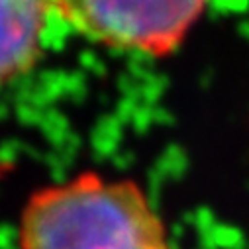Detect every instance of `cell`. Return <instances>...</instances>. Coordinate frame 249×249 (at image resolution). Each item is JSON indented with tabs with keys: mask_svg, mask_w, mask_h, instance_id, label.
<instances>
[{
	"mask_svg": "<svg viewBox=\"0 0 249 249\" xmlns=\"http://www.w3.org/2000/svg\"><path fill=\"white\" fill-rule=\"evenodd\" d=\"M49 0H0V87L37 59Z\"/></svg>",
	"mask_w": 249,
	"mask_h": 249,
	"instance_id": "3957f363",
	"label": "cell"
},
{
	"mask_svg": "<svg viewBox=\"0 0 249 249\" xmlns=\"http://www.w3.org/2000/svg\"><path fill=\"white\" fill-rule=\"evenodd\" d=\"M208 0H49L81 36L124 51L169 55L202 16Z\"/></svg>",
	"mask_w": 249,
	"mask_h": 249,
	"instance_id": "7a4b0ae2",
	"label": "cell"
},
{
	"mask_svg": "<svg viewBox=\"0 0 249 249\" xmlns=\"http://www.w3.org/2000/svg\"><path fill=\"white\" fill-rule=\"evenodd\" d=\"M20 249H171L161 218L134 180L79 175L36 193L20 220Z\"/></svg>",
	"mask_w": 249,
	"mask_h": 249,
	"instance_id": "6da1fadb",
	"label": "cell"
}]
</instances>
